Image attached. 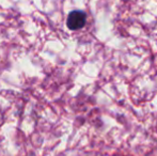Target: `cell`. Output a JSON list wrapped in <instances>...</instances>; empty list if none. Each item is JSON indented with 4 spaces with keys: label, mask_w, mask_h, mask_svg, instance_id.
I'll return each instance as SVG.
<instances>
[{
    "label": "cell",
    "mask_w": 157,
    "mask_h": 156,
    "mask_svg": "<svg viewBox=\"0 0 157 156\" xmlns=\"http://www.w3.org/2000/svg\"><path fill=\"white\" fill-rule=\"evenodd\" d=\"M86 23H87V14L80 10L72 11L66 19V26L71 30L81 29L85 27Z\"/></svg>",
    "instance_id": "6da1fadb"
}]
</instances>
